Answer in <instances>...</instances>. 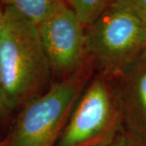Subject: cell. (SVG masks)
<instances>
[{
	"label": "cell",
	"instance_id": "8",
	"mask_svg": "<svg viewBox=\"0 0 146 146\" xmlns=\"http://www.w3.org/2000/svg\"><path fill=\"white\" fill-rule=\"evenodd\" d=\"M69 7L85 27L90 26L111 4L113 0H68Z\"/></svg>",
	"mask_w": 146,
	"mask_h": 146
},
{
	"label": "cell",
	"instance_id": "5",
	"mask_svg": "<svg viewBox=\"0 0 146 146\" xmlns=\"http://www.w3.org/2000/svg\"><path fill=\"white\" fill-rule=\"evenodd\" d=\"M38 29L53 72L62 78L76 72L89 58L85 26L62 0Z\"/></svg>",
	"mask_w": 146,
	"mask_h": 146
},
{
	"label": "cell",
	"instance_id": "3",
	"mask_svg": "<svg viewBox=\"0 0 146 146\" xmlns=\"http://www.w3.org/2000/svg\"><path fill=\"white\" fill-rule=\"evenodd\" d=\"M87 49L98 72L114 78L146 50V23L112 2L86 29Z\"/></svg>",
	"mask_w": 146,
	"mask_h": 146
},
{
	"label": "cell",
	"instance_id": "12",
	"mask_svg": "<svg viewBox=\"0 0 146 146\" xmlns=\"http://www.w3.org/2000/svg\"><path fill=\"white\" fill-rule=\"evenodd\" d=\"M1 1H0V33H1V31L3 29V24H4V16H5V14H4V8L3 9L2 7H1Z\"/></svg>",
	"mask_w": 146,
	"mask_h": 146
},
{
	"label": "cell",
	"instance_id": "1",
	"mask_svg": "<svg viewBox=\"0 0 146 146\" xmlns=\"http://www.w3.org/2000/svg\"><path fill=\"white\" fill-rule=\"evenodd\" d=\"M0 33V82L11 112L44 93L53 71L38 25L4 7Z\"/></svg>",
	"mask_w": 146,
	"mask_h": 146
},
{
	"label": "cell",
	"instance_id": "13",
	"mask_svg": "<svg viewBox=\"0 0 146 146\" xmlns=\"http://www.w3.org/2000/svg\"><path fill=\"white\" fill-rule=\"evenodd\" d=\"M0 146H4L3 143V141H0Z\"/></svg>",
	"mask_w": 146,
	"mask_h": 146
},
{
	"label": "cell",
	"instance_id": "7",
	"mask_svg": "<svg viewBox=\"0 0 146 146\" xmlns=\"http://www.w3.org/2000/svg\"><path fill=\"white\" fill-rule=\"evenodd\" d=\"M5 7H11L36 25L51 15L59 0H0Z\"/></svg>",
	"mask_w": 146,
	"mask_h": 146
},
{
	"label": "cell",
	"instance_id": "10",
	"mask_svg": "<svg viewBox=\"0 0 146 146\" xmlns=\"http://www.w3.org/2000/svg\"><path fill=\"white\" fill-rule=\"evenodd\" d=\"M113 2L128 8L146 23V0H113Z\"/></svg>",
	"mask_w": 146,
	"mask_h": 146
},
{
	"label": "cell",
	"instance_id": "11",
	"mask_svg": "<svg viewBox=\"0 0 146 146\" xmlns=\"http://www.w3.org/2000/svg\"><path fill=\"white\" fill-rule=\"evenodd\" d=\"M11 113V110L8 108L7 105L6 103L2 85L0 82V127L3 125V123L7 121Z\"/></svg>",
	"mask_w": 146,
	"mask_h": 146
},
{
	"label": "cell",
	"instance_id": "4",
	"mask_svg": "<svg viewBox=\"0 0 146 146\" xmlns=\"http://www.w3.org/2000/svg\"><path fill=\"white\" fill-rule=\"evenodd\" d=\"M123 129L115 80L97 72L80 95L54 146H103Z\"/></svg>",
	"mask_w": 146,
	"mask_h": 146
},
{
	"label": "cell",
	"instance_id": "2",
	"mask_svg": "<svg viewBox=\"0 0 146 146\" xmlns=\"http://www.w3.org/2000/svg\"><path fill=\"white\" fill-rule=\"evenodd\" d=\"M94 69L89 57L76 72L24 105L3 140V145H55L80 95L93 78Z\"/></svg>",
	"mask_w": 146,
	"mask_h": 146
},
{
	"label": "cell",
	"instance_id": "6",
	"mask_svg": "<svg viewBox=\"0 0 146 146\" xmlns=\"http://www.w3.org/2000/svg\"><path fill=\"white\" fill-rule=\"evenodd\" d=\"M113 79L123 128L146 144V50Z\"/></svg>",
	"mask_w": 146,
	"mask_h": 146
},
{
	"label": "cell",
	"instance_id": "9",
	"mask_svg": "<svg viewBox=\"0 0 146 146\" xmlns=\"http://www.w3.org/2000/svg\"><path fill=\"white\" fill-rule=\"evenodd\" d=\"M103 146H146V144L123 128L112 141Z\"/></svg>",
	"mask_w": 146,
	"mask_h": 146
}]
</instances>
